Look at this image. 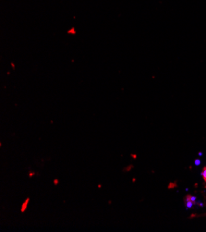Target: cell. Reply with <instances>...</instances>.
<instances>
[{
	"instance_id": "cell-1",
	"label": "cell",
	"mask_w": 206,
	"mask_h": 232,
	"mask_svg": "<svg viewBox=\"0 0 206 232\" xmlns=\"http://www.w3.org/2000/svg\"><path fill=\"white\" fill-rule=\"evenodd\" d=\"M192 206H193V202L191 201L189 196H187V198H186V207L189 209V208H191Z\"/></svg>"
},
{
	"instance_id": "cell-4",
	"label": "cell",
	"mask_w": 206,
	"mask_h": 232,
	"mask_svg": "<svg viewBox=\"0 0 206 232\" xmlns=\"http://www.w3.org/2000/svg\"><path fill=\"white\" fill-rule=\"evenodd\" d=\"M194 163H195V165H196V166H199V165L201 164V161H200V160H195V162H194Z\"/></svg>"
},
{
	"instance_id": "cell-3",
	"label": "cell",
	"mask_w": 206,
	"mask_h": 232,
	"mask_svg": "<svg viewBox=\"0 0 206 232\" xmlns=\"http://www.w3.org/2000/svg\"><path fill=\"white\" fill-rule=\"evenodd\" d=\"M189 197H190L191 201H192L193 203H195V202H196V200H197V199H196V197H194V196H190V195H189Z\"/></svg>"
},
{
	"instance_id": "cell-2",
	"label": "cell",
	"mask_w": 206,
	"mask_h": 232,
	"mask_svg": "<svg viewBox=\"0 0 206 232\" xmlns=\"http://www.w3.org/2000/svg\"><path fill=\"white\" fill-rule=\"evenodd\" d=\"M202 175H203L204 179L206 180V167L204 168V170H203V172H202Z\"/></svg>"
}]
</instances>
